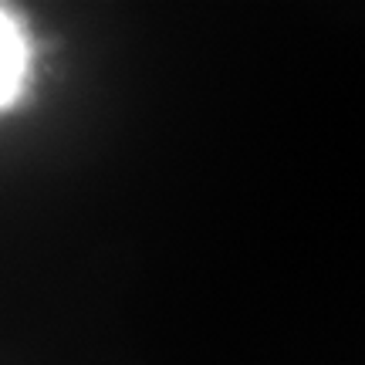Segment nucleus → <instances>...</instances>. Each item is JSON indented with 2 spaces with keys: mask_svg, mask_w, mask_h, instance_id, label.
<instances>
[{
  "mask_svg": "<svg viewBox=\"0 0 365 365\" xmlns=\"http://www.w3.org/2000/svg\"><path fill=\"white\" fill-rule=\"evenodd\" d=\"M27 75H31V41L24 21L11 7H0V112L24 95Z\"/></svg>",
  "mask_w": 365,
  "mask_h": 365,
  "instance_id": "obj_1",
  "label": "nucleus"
}]
</instances>
